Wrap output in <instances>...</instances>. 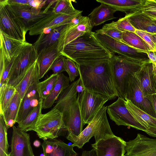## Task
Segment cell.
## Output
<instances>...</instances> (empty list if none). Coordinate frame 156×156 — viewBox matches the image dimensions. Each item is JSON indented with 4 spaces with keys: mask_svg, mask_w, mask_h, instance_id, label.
Wrapping results in <instances>:
<instances>
[{
    "mask_svg": "<svg viewBox=\"0 0 156 156\" xmlns=\"http://www.w3.org/2000/svg\"><path fill=\"white\" fill-rule=\"evenodd\" d=\"M80 81L79 77L65 89L58 97L54 107L62 114L68 133L66 138L70 141L81 133L84 125L77 95L76 86Z\"/></svg>",
    "mask_w": 156,
    "mask_h": 156,
    "instance_id": "cell-2",
    "label": "cell"
},
{
    "mask_svg": "<svg viewBox=\"0 0 156 156\" xmlns=\"http://www.w3.org/2000/svg\"><path fill=\"white\" fill-rule=\"evenodd\" d=\"M38 71V65L36 61L29 68L21 81L15 87L22 99Z\"/></svg>",
    "mask_w": 156,
    "mask_h": 156,
    "instance_id": "cell-32",
    "label": "cell"
},
{
    "mask_svg": "<svg viewBox=\"0 0 156 156\" xmlns=\"http://www.w3.org/2000/svg\"><path fill=\"white\" fill-rule=\"evenodd\" d=\"M155 54H156V52H155Z\"/></svg>",
    "mask_w": 156,
    "mask_h": 156,
    "instance_id": "cell-53",
    "label": "cell"
},
{
    "mask_svg": "<svg viewBox=\"0 0 156 156\" xmlns=\"http://www.w3.org/2000/svg\"><path fill=\"white\" fill-rule=\"evenodd\" d=\"M72 2H76L75 0H57L52 11L53 13L58 14H72L76 13L79 10L74 7Z\"/></svg>",
    "mask_w": 156,
    "mask_h": 156,
    "instance_id": "cell-37",
    "label": "cell"
},
{
    "mask_svg": "<svg viewBox=\"0 0 156 156\" xmlns=\"http://www.w3.org/2000/svg\"><path fill=\"white\" fill-rule=\"evenodd\" d=\"M22 99L16 91L9 104L2 115L8 129L12 127L16 122Z\"/></svg>",
    "mask_w": 156,
    "mask_h": 156,
    "instance_id": "cell-29",
    "label": "cell"
},
{
    "mask_svg": "<svg viewBox=\"0 0 156 156\" xmlns=\"http://www.w3.org/2000/svg\"><path fill=\"white\" fill-rule=\"evenodd\" d=\"M11 140L10 156H35L30 134L13 126Z\"/></svg>",
    "mask_w": 156,
    "mask_h": 156,
    "instance_id": "cell-18",
    "label": "cell"
},
{
    "mask_svg": "<svg viewBox=\"0 0 156 156\" xmlns=\"http://www.w3.org/2000/svg\"><path fill=\"white\" fill-rule=\"evenodd\" d=\"M8 129L2 116L0 115V156H7L9 153L7 137Z\"/></svg>",
    "mask_w": 156,
    "mask_h": 156,
    "instance_id": "cell-38",
    "label": "cell"
},
{
    "mask_svg": "<svg viewBox=\"0 0 156 156\" xmlns=\"http://www.w3.org/2000/svg\"><path fill=\"white\" fill-rule=\"evenodd\" d=\"M64 26L53 29L48 33H44L40 35L36 41L33 44L37 51L58 41Z\"/></svg>",
    "mask_w": 156,
    "mask_h": 156,
    "instance_id": "cell-30",
    "label": "cell"
},
{
    "mask_svg": "<svg viewBox=\"0 0 156 156\" xmlns=\"http://www.w3.org/2000/svg\"><path fill=\"white\" fill-rule=\"evenodd\" d=\"M123 43L128 45L145 53L150 51L146 42L139 36L134 32H122Z\"/></svg>",
    "mask_w": 156,
    "mask_h": 156,
    "instance_id": "cell-33",
    "label": "cell"
},
{
    "mask_svg": "<svg viewBox=\"0 0 156 156\" xmlns=\"http://www.w3.org/2000/svg\"><path fill=\"white\" fill-rule=\"evenodd\" d=\"M125 99L126 107L134 119L147 129L144 132L156 137V118L137 107L129 99Z\"/></svg>",
    "mask_w": 156,
    "mask_h": 156,
    "instance_id": "cell-21",
    "label": "cell"
},
{
    "mask_svg": "<svg viewBox=\"0 0 156 156\" xmlns=\"http://www.w3.org/2000/svg\"><path fill=\"white\" fill-rule=\"evenodd\" d=\"M19 53L15 56L11 61H9L6 56L3 45L0 42V87L5 83L15 58Z\"/></svg>",
    "mask_w": 156,
    "mask_h": 156,
    "instance_id": "cell-34",
    "label": "cell"
},
{
    "mask_svg": "<svg viewBox=\"0 0 156 156\" xmlns=\"http://www.w3.org/2000/svg\"><path fill=\"white\" fill-rule=\"evenodd\" d=\"M0 30L9 36L26 41L29 30L7 8L4 0H0Z\"/></svg>",
    "mask_w": 156,
    "mask_h": 156,
    "instance_id": "cell-11",
    "label": "cell"
},
{
    "mask_svg": "<svg viewBox=\"0 0 156 156\" xmlns=\"http://www.w3.org/2000/svg\"><path fill=\"white\" fill-rule=\"evenodd\" d=\"M39 80L38 71L22 100L16 120L18 124L25 119L40 101L37 90Z\"/></svg>",
    "mask_w": 156,
    "mask_h": 156,
    "instance_id": "cell-17",
    "label": "cell"
},
{
    "mask_svg": "<svg viewBox=\"0 0 156 156\" xmlns=\"http://www.w3.org/2000/svg\"><path fill=\"white\" fill-rule=\"evenodd\" d=\"M38 52L33 44L24 46L15 58L5 83L15 87L37 61Z\"/></svg>",
    "mask_w": 156,
    "mask_h": 156,
    "instance_id": "cell-7",
    "label": "cell"
},
{
    "mask_svg": "<svg viewBox=\"0 0 156 156\" xmlns=\"http://www.w3.org/2000/svg\"><path fill=\"white\" fill-rule=\"evenodd\" d=\"M16 92L15 87L5 83L0 87V115L8 107Z\"/></svg>",
    "mask_w": 156,
    "mask_h": 156,
    "instance_id": "cell-35",
    "label": "cell"
},
{
    "mask_svg": "<svg viewBox=\"0 0 156 156\" xmlns=\"http://www.w3.org/2000/svg\"><path fill=\"white\" fill-rule=\"evenodd\" d=\"M155 23H156V22H155Z\"/></svg>",
    "mask_w": 156,
    "mask_h": 156,
    "instance_id": "cell-54",
    "label": "cell"
},
{
    "mask_svg": "<svg viewBox=\"0 0 156 156\" xmlns=\"http://www.w3.org/2000/svg\"><path fill=\"white\" fill-rule=\"evenodd\" d=\"M43 100L41 99L38 105L20 123L17 127L20 130L27 132L33 130L40 115L42 114Z\"/></svg>",
    "mask_w": 156,
    "mask_h": 156,
    "instance_id": "cell-31",
    "label": "cell"
},
{
    "mask_svg": "<svg viewBox=\"0 0 156 156\" xmlns=\"http://www.w3.org/2000/svg\"><path fill=\"white\" fill-rule=\"evenodd\" d=\"M65 57L61 55L55 60L50 67V70H52L53 74H60L65 71L64 59Z\"/></svg>",
    "mask_w": 156,
    "mask_h": 156,
    "instance_id": "cell-44",
    "label": "cell"
},
{
    "mask_svg": "<svg viewBox=\"0 0 156 156\" xmlns=\"http://www.w3.org/2000/svg\"><path fill=\"white\" fill-rule=\"evenodd\" d=\"M146 53L151 63L156 68V55L155 52L149 51Z\"/></svg>",
    "mask_w": 156,
    "mask_h": 156,
    "instance_id": "cell-45",
    "label": "cell"
},
{
    "mask_svg": "<svg viewBox=\"0 0 156 156\" xmlns=\"http://www.w3.org/2000/svg\"><path fill=\"white\" fill-rule=\"evenodd\" d=\"M151 34L156 44V34Z\"/></svg>",
    "mask_w": 156,
    "mask_h": 156,
    "instance_id": "cell-51",
    "label": "cell"
},
{
    "mask_svg": "<svg viewBox=\"0 0 156 156\" xmlns=\"http://www.w3.org/2000/svg\"><path fill=\"white\" fill-rule=\"evenodd\" d=\"M0 42L4 46L6 56L11 61L18 54L23 47L29 43L12 38L0 30Z\"/></svg>",
    "mask_w": 156,
    "mask_h": 156,
    "instance_id": "cell-25",
    "label": "cell"
},
{
    "mask_svg": "<svg viewBox=\"0 0 156 156\" xmlns=\"http://www.w3.org/2000/svg\"><path fill=\"white\" fill-rule=\"evenodd\" d=\"M95 32L86 33L66 45L60 52L75 61L79 59L110 58L112 55L96 37Z\"/></svg>",
    "mask_w": 156,
    "mask_h": 156,
    "instance_id": "cell-3",
    "label": "cell"
},
{
    "mask_svg": "<svg viewBox=\"0 0 156 156\" xmlns=\"http://www.w3.org/2000/svg\"><path fill=\"white\" fill-rule=\"evenodd\" d=\"M33 131L43 140L64 136L67 131L62 113L54 107L40 115Z\"/></svg>",
    "mask_w": 156,
    "mask_h": 156,
    "instance_id": "cell-6",
    "label": "cell"
},
{
    "mask_svg": "<svg viewBox=\"0 0 156 156\" xmlns=\"http://www.w3.org/2000/svg\"></svg>",
    "mask_w": 156,
    "mask_h": 156,
    "instance_id": "cell-55",
    "label": "cell"
},
{
    "mask_svg": "<svg viewBox=\"0 0 156 156\" xmlns=\"http://www.w3.org/2000/svg\"><path fill=\"white\" fill-rule=\"evenodd\" d=\"M126 142L114 135L91 144L97 156H125Z\"/></svg>",
    "mask_w": 156,
    "mask_h": 156,
    "instance_id": "cell-16",
    "label": "cell"
},
{
    "mask_svg": "<svg viewBox=\"0 0 156 156\" xmlns=\"http://www.w3.org/2000/svg\"><path fill=\"white\" fill-rule=\"evenodd\" d=\"M94 34L99 41L113 55L117 53L118 55L135 59L150 60L147 54L143 51L132 48L106 35L97 34L95 32Z\"/></svg>",
    "mask_w": 156,
    "mask_h": 156,
    "instance_id": "cell-14",
    "label": "cell"
},
{
    "mask_svg": "<svg viewBox=\"0 0 156 156\" xmlns=\"http://www.w3.org/2000/svg\"><path fill=\"white\" fill-rule=\"evenodd\" d=\"M135 33L139 36L146 42L150 51L156 52V44L151 34L136 30Z\"/></svg>",
    "mask_w": 156,
    "mask_h": 156,
    "instance_id": "cell-43",
    "label": "cell"
},
{
    "mask_svg": "<svg viewBox=\"0 0 156 156\" xmlns=\"http://www.w3.org/2000/svg\"><path fill=\"white\" fill-rule=\"evenodd\" d=\"M95 32L106 35L123 43L122 32L116 28L112 22L105 24L101 28L96 30Z\"/></svg>",
    "mask_w": 156,
    "mask_h": 156,
    "instance_id": "cell-39",
    "label": "cell"
},
{
    "mask_svg": "<svg viewBox=\"0 0 156 156\" xmlns=\"http://www.w3.org/2000/svg\"><path fill=\"white\" fill-rule=\"evenodd\" d=\"M125 156H156V139L140 133L126 142Z\"/></svg>",
    "mask_w": 156,
    "mask_h": 156,
    "instance_id": "cell-15",
    "label": "cell"
},
{
    "mask_svg": "<svg viewBox=\"0 0 156 156\" xmlns=\"http://www.w3.org/2000/svg\"><path fill=\"white\" fill-rule=\"evenodd\" d=\"M93 27L88 16L82 15L65 25L58 41L59 51L60 52L66 45L86 33L91 32Z\"/></svg>",
    "mask_w": 156,
    "mask_h": 156,
    "instance_id": "cell-9",
    "label": "cell"
},
{
    "mask_svg": "<svg viewBox=\"0 0 156 156\" xmlns=\"http://www.w3.org/2000/svg\"><path fill=\"white\" fill-rule=\"evenodd\" d=\"M44 156H77L72 145H69L56 138L43 140L42 143Z\"/></svg>",
    "mask_w": 156,
    "mask_h": 156,
    "instance_id": "cell-22",
    "label": "cell"
},
{
    "mask_svg": "<svg viewBox=\"0 0 156 156\" xmlns=\"http://www.w3.org/2000/svg\"><path fill=\"white\" fill-rule=\"evenodd\" d=\"M153 65V79L154 83V87L156 92V68Z\"/></svg>",
    "mask_w": 156,
    "mask_h": 156,
    "instance_id": "cell-49",
    "label": "cell"
},
{
    "mask_svg": "<svg viewBox=\"0 0 156 156\" xmlns=\"http://www.w3.org/2000/svg\"><path fill=\"white\" fill-rule=\"evenodd\" d=\"M153 65L151 62L142 67L140 71L141 87L146 96L156 93L153 79Z\"/></svg>",
    "mask_w": 156,
    "mask_h": 156,
    "instance_id": "cell-27",
    "label": "cell"
},
{
    "mask_svg": "<svg viewBox=\"0 0 156 156\" xmlns=\"http://www.w3.org/2000/svg\"><path fill=\"white\" fill-rule=\"evenodd\" d=\"M125 101L119 97L115 101L107 106L110 119L118 126H128L145 132L147 129L134 119L126 108Z\"/></svg>",
    "mask_w": 156,
    "mask_h": 156,
    "instance_id": "cell-13",
    "label": "cell"
},
{
    "mask_svg": "<svg viewBox=\"0 0 156 156\" xmlns=\"http://www.w3.org/2000/svg\"><path fill=\"white\" fill-rule=\"evenodd\" d=\"M116 11L110 6L101 3L94 8L88 17L93 27L100 25L106 21L116 18L114 16Z\"/></svg>",
    "mask_w": 156,
    "mask_h": 156,
    "instance_id": "cell-24",
    "label": "cell"
},
{
    "mask_svg": "<svg viewBox=\"0 0 156 156\" xmlns=\"http://www.w3.org/2000/svg\"><path fill=\"white\" fill-rule=\"evenodd\" d=\"M8 3L18 4L29 5L31 0H7Z\"/></svg>",
    "mask_w": 156,
    "mask_h": 156,
    "instance_id": "cell-47",
    "label": "cell"
},
{
    "mask_svg": "<svg viewBox=\"0 0 156 156\" xmlns=\"http://www.w3.org/2000/svg\"><path fill=\"white\" fill-rule=\"evenodd\" d=\"M4 2L7 8L14 16L29 30L34 23L52 12V11H48L46 13L41 11L39 14H35L32 11L31 6L29 5L9 3L7 0H4Z\"/></svg>",
    "mask_w": 156,
    "mask_h": 156,
    "instance_id": "cell-19",
    "label": "cell"
},
{
    "mask_svg": "<svg viewBox=\"0 0 156 156\" xmlns=\"http://www.w3.org/2000/svg\"><path fill=\"white\" fill-rule=\"evenodd\" d=\"M81 156H97L95 150L93 148L90 151H84Z\"/></svg>",
    "mask_w": 156,
    "mask_h": 156,
    "instance_id": "cell-48",
    "label": "cell"
},
{
    "mask_svg": "<svg viewBox=\"0 0 156 156\" xmlns=\"http://www.w3.org/2000/svg\"><path fill=\"white\" fill-rule=\"evenodd\" d=\"M69 77L61 73L59 75L57 81L48 96L43 100L42 108H51L57 100L63 90L70 85Z\"/></svg>",
    "mask_w": 156,
    "mask_h": 156,
    "instance_id": "cell-26",
    "label": "cell"
},
{
    "mask_svg": "<svg viewBox=\"0 0 156 156\" xmlns=\"http://www.w3.org/2000/svg\"><path fill=\"white\" fill-rule=\"evenodd\" d=\"M82 11L72 14H58L53 13L46 16L34 23L29 29L30 36L37 35L68 24L82 16Z\"/></svg>",
    "mask_w": 156,
    "mask_h": 156,
    "instance_id": "cell-12",
    "label": "cell"
},
{
    "mask_svg": "<svg viewBox=\"0 0 156 156\" xmlns=\"http://www.w3.org/2000/svg\"><path fill=\"white\" fill-rule=\"evenodd\" d=\"M7 156H10V155H9V153L8 154V155Z\"/></svg>",
    "mask_w": 156,
    "mask_h": 156,
    "instance_id": "cell-52",
    "label": "cell"
},
{
    "mask_svg": "<svg viewBox=\"0 0 156 156\" xmlns=\"http://www.w3.org/2000/svg\"><path fill=\"white\" fill-rule=\"evenodd\" d=\"M133 27L137 30L156 34V24L138 9L125 16Z\"/></svg>",
    "mask_w": 156,
    "mask_h": 156,
    "instance_id": "cell-23",
    "label": "cell"
},
{
    "mask_svg": "<svg viewBox=\"0 0 156 156\" xmlns=\"http://www.w3.org/2000/svg\"><path fill=\"white\" fill-rule=\"evenodd\" d=\"M112 22L114 26L122 32L129 31L135 33L136 30L125 16Z\"/></svg>",
    "mask_w": 156,
    "mask_h": 156,
    "instance_id": "cell-42",
    "label": "cell"
},
{
    "mask_svg": "<svg viewBox=\"0 0 156 156\" xmlns=\"http://www.w3.org/2000/svg\"><path fill=\"white\" fill-rule=\"evenodd\" d=\"M143 0H97L96 1L107 5L115 9L126 14L140 9Z\"/></svg>",
    "mask_w": 156,
    "mask_h": 156,
    "instance_id": "cell-28",
    "label": "cell"
},
{
    "mask_svg": "<svg viewBox=\"0 0 156 156\" xmlns=\"http://www.w3.org/2000/svg\"><path fill=\"white\" fill-rule=\"evenodd\" d=\"M58 41L38 51L37 62L39 79L43 78L50 70L51 67L56 58L62 55L58 49Z\"/></svg>",
    "mask_w": 156,
    "mask_h": 156,
    "instance_id": "cell-20",
    "label": "cell"
},
{
    "mask_svg": "<svg viewBox=\"0 0 156 156\" xmlns=\"http://www.w3.org/2000/svg\"><path fill=\"white\" fill-rule=\"evenodd\" d=\"M85 89L100 94L109 100L119 97L110 58L79 59L74 61Z\"/></svg>",
    "mask_w": 156,
    "mask_h": 156,
    "instance_id": "cell-1",
    "label": "cell"
},
{
    "mask_svg": "<svg viewBox=\"0 0 156 156\" xmlns=\"http://www.w3.org/2000/svg\"><path fill=\"white\" fill-rule=\"evenodd\" d=\"M78 94L82 118L84 125L88 124L109 99L102 95L86 89Z\"/></svg>",
    "mask_w": 156,
    "mask_h": 156,
    "instance_id": "cell-10",
    "label": "cell"
},
{
    "mask_svg": "<svg viewBox=\"0 0 156 156\" xmlns=\"http://www.w3.org/2000/svg\"><path fill=\"white\" fill-rule=\"evenodd\" d=\"M139 9L150 19L156 22V0H143Z\"/></svg>",
    "mask_w": 156,
    "mask_h": 156,
    "instance_id": "cell-40",
    "label": "cell"
},
{
    "mask_svg": "<svg viewBox=\"0 0 156 156\" xmlns=\"http://www.w3.org/2000/svg\"><path fill=\"white\" fill-rule=\"evenodd\" d=\"M110 60L119 97L125 99L127 83L129 76L140 70L145 64L151 61L115 54L110 58Z\"/></svg>",
    "mask_w": 156,
    "mask_h": 156,
    "instance_id": "cell-4",
    "label": "cell"
},
{
    "mask_svg": "<svg viewBox=\"0 0 156 156\" xmlns=\"http://www.w3.org/2000/svg\"><path fill=\"white\" fill-rule=\"evenodd\" d=\"M41 144L40 141L37 140H35L33 142L34 146L36 147H39Z\"/></svg>",
    "mask_w": 156,
    "mask_h": 156,
    "instance_id": "cell-50",
    "label": "cell"
},
{
    "mask_svg": "<svg viewBox=\"0 0 156 156\" xmlns=\"http://www.w3.org/2000/svg\"><path fill=\"white\" fill-rule=\"evenodd\" d=\"M65 71L68 73L70 82L74 81L79 75V73L76 63L71 59L65 57L64 59Z\"/></svg>",
    "mask_w": 156,
    "mask_h": 156,
    "instance_id": "cell-41",
    "label": "cell"
},
{
    "mask_svg": "<svg viewBox=\"0 0 156 156\" xmlns=\"http://www.w3.org/2000/svg\"><path fill=\"white\" fill-rule=\"evenodd\" d=\"M140 70L133 73L129 78L125 99H129L137 107L156 118L151 104L143 91L140 76Z\"/></svg>",
    "mask_w": 156,
    "mask_h": 156,
    "instance_id": "cell-8",
    "label": "cell"
},
{
    "mask_svg": "<svg viewBox=\"0 0 156 156\" xmlns=\"http://www.w3.org/2000/svg\"><path fill=\"white\" fill-rule=\"evenodd\" d=\"M150 101L156 115V93L146 96Z\"/></svg>",
    "mask_w": 156,
    "mask_h": 156,
    "instance_id": "cell-46",
    "label": "cell"
},
{
    "mask_svg": "<svg viewBox=\"0 0 156 156\" xmlns=\"http://www.w3.org/2000/svg\"><path fill=\"white\" fill-rule=\"evenodd\" d=\"M107 107L104 106L101 108L81 133L70 141L73 143L72 145L73 147L82 148L93 136L97 143L101 140L115 135L108 120Z\"/></svg>",
    "mask_w": 156,
    "mask_h": 156,
    "instance_id": "cell-5",
    "label": "cell"
},
{
    "mask_svg": "<svg viewBox=\"0 0 156 156\" xmlns=\"http://www.w3.org/2000/svg\"><path fill=\"white\" fill-rule=\"evenodd\" d=\"M59 74H52L37 84V90L40 99L44 100L49 95L54 87Z\"/></svg>",
    "mask_w": 156,
    "mask_h": 156,
    "instance_id": "cell-36",
    "label": "cell"
}]
</instances>
